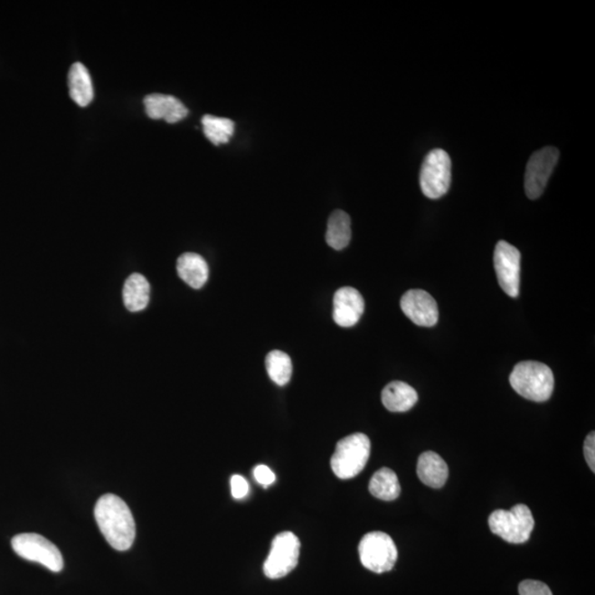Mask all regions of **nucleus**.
<instances>
[{
	"label": "nucleus",
	"instance_id": "7ed1b4c3",
	"mask_svg": "<svg viewBox=\"0 0 595 595\" xmlns=\"http://www.w3.org/2000/svg\"><path fill=\"white\" fill-rule=\"evenodd\" d=\"M370 456V439L364 433H353L337 442L331 458L332 471L342 480H349L364 470Z\"/></svg>",
	"mask_w": 595,
	"mask_h": 595
},
{
	"label": "nucleus",
	"instance_id": "423d86ee",
	"mask_svg": "<svg viewBox=\"0 0 595 595\" xmlns=\"http://www.w3.org/2000/svg\"><path fill=\"white\" fill-rule=\"evenodd\" d=\"M451 159L447 151L435 149L423 160L420 186L427 198L437 200L445 195L451 185Z\"/></svg>",
	"mask_w": 595,
	"mask_h": 595
},
{
	"label": "nucleus",
	"instance_id": "20e7f679",
	"mask_svg": "<svg viewBox=\"0 0 595 595\" xmlns=\"http://www.w3.org/2000/svg\"><path fill=\"white\" fill-rule=\"evenodd\" d=\"M493 534L509 543H524L529 541L534 527V516L528 506L518 504L511 511L497 509L488 518Z\"/></svg>",
	"mask_w": 595,
	"mask_h": 595
},
{
	"label": "nucleus",
	"instance_id": "aec40b11",
	"mask_svg": "<svg viewBox=\"0 0 595 595\" xmlns=\"http://www.w3.org/2000/svg\"><path fill=\"white\" fill-rule=\"evenodd\" d=\"M368 488L373 496L386 502L395 501L401 494L396 473L388 468H381L373 476Z\"/></svg>",
	"mask_w": 595,
	"mask_h": 595
},
{
	"label": "nucleus",
	"instance_id": "4be33fe9",
	"mask_svg": "<svg viewBox=\"0 0 595 595\" xmlns=\"http://www.w3.org/2000/svg\"><path fill=\"white\" fill-rule=\"evenodd\" d=\"M202 125L206 138L215 146L229 143L231 136L234 135L235 124L229 118L205 115L202 118Z\"/></svg>",
	"mask_w": 595,
	"mask_h": 595
},
{
	"label": "nucleus",
	"instance_id": "0eeeda50",
	"mask_svg": "<svg viewBox=\"0 0 595 595\" xmlns=\"http://www.w3.org/2000/svg\"><path fill=\"white\" fill-rule=\"evenodd\" d=\"M14 552L26 561L42 564L53 572H60L64 562L55 544L38 534H20L12 541Z\"/></svg>",
	"mask_w": 595,
	"mask_h": 595
},
{
	"label": "nucleus",
	"instance_id": "dca6fc26",
	"mask_svg": "<svg viewBox=\"0 0 595 595\" xmlns=\"http://www.w3.org/2000/svg\"><path fill=\"white\" fill-rule=\"evenodd\" d=\"M382 405L392 412L411 411L418 401L415 388L406 382L396 381L388 384L382 392Z\"/></svg>",
	"mask_w": 595,
	"mask_h": 595
},
{
	"label": "nucleus",
	"instance_id": "393cba45",
	"mask_svg": "<svg viewBox=\"0 0 595 595\" xmlns=\"http://www.w3.org/2000/svg\"><path fill=\"white\" fill-rule=\"evenodd\" d=\"M254 477L257 483H260L264 487L271 486L276 481L275 473L269 467L263 466V464L255 468Z\"/></svg>",
	"mask_w": 595,
	"mask_h": 595
},
{
	"label": "nucleus",
	"instance_id": "6e6552de",
	"mask_svg": "<svg viewBox=\"0 0 595 595\" xmlns=\"http://www.w3.org/2000/svg\"><path fill=\"white\" fill-rule=\"evenodd\" d=\"M299 556L300 541L294 533L285 532L277 534L264 563L265 576L271 580L288 576L298 566Z\"/></svg>",
	"mask_w": 595,
	"mask_h": 595
},
{
	"label": "nucleus",
	"instance_id": "f3484780",
	"mask_svg": "<svg viewBox=\"0 0 595 595\" xmlns=\"http://www.w3.org/2000/svg\"><path fill=\"white\" fill-rule=\"evenodd\" d=\"M69 90L71 98L80 106H88L94 98L92 79L87 67L74 63L69 71Z\"/></svg>",
	"mask_w": 595,
	"mask_h": 595
},
{
	"label": "nucleus",
	"instance_id": "f257e3e1",
	"mask_svg": "<svg viewBox=\"0 0 595 595\" xmlns=\"http://www.w3.org/2000/svg\"><path fill=\"white\" fill-rule=\"evenodd\" d=\"M95 519L106 541L116 551H128L136 537V524L132 512L122 498L106 494L95 505Z\"/></svg>",
	"mask_w": 595,
	"mask_h": 595
},
{
	"label": "nucleus",
	"instance_id": "f03ea898",
	"mask_svg": "<svg viewBox=\"0 0 595 595\" xmlns=\"http://www.w3.org/2000/svg\"><path fill=\"white\" fill-rule=\"evenodd\" d=\"M509 382L518 395L532 401L543 402L552 395L554 377L551 367L543 363L525 361L514 367Z\"/></svg>",
	"mask_w": 595,
	"mask_h": 595
},
{
	"label": "nucleus",
	"instance_id": "9b49d317",
	"mask_svg": "<svg viewBox=\"0 0 595 595\" xmlns=\"http://www.w3.org/2000/svg\"><path fill=\"white\" fill-rule=\"evenodd\" d=\"M401 307L403 315L417 326L430 327L437 325L439 319L437 302L425 290H408L401 297Z\"/></svg>",
	"mask_w": 595,
	"mask_h": 595
},
{
	"label": "nucleus",
	"instance_id": "a211bd4d",
	"mask_svg": "<svg viewBox=\"0 0 595 595\" xmlns=\"http://www.w3.org/2000/svg\"><path fill=\"white\" fill-rule=\"evenodd\" d=\"M123 299L126 309L130 312L143 311L150 299V285L143 275L133 274L126 280Z\"/></svg>",
	"mask_w": 595,
	"mask_h": 595
},
{
	"label": "nucleus",
	"instance_id": "2eb2a0df",
	"mask_svg": "<svg viewBox=\"0 0 595 595\" xmlns=\"http://www.w3.org/2000/svg\"><path fill=\"white\" fill-rule=\"evenodd\" d=\"M176 270L181 279L191 288L200 289L209 279V266L203 257L195 253L181 255L176 263Z\"/></svg>",
	"mask_w": 595,
	"mask_h": 595
},
{
	"label": "nucleus",
	"instance_id": "1a4fd4ad",
	"mask_svg": "<svg viewBox=\"0 0 595 595\" xmlns=\"http://www.w3.org/2000/svg\"><path fill=\"white\" fill-rule=\"evenodd\" d=\"M521 260L515 246L505 241H498L494 251V269L502 290L512 298H517L521 288Z\"/></svg>",
	"mask_w": 595,
	"mask_h": 595
},
{
	"label": "nucleus",
	"instance_id": "ddd939ff",
	"mask_svg": "<svg viewBox=\"0 0 595 595\" xmlns=\"http://www.w3.org/2000/svg\"><path fill=\"white\" fill-rule=\"evenodd\" d=\"M146 113L153 119H165L170 124L178 123L188 116L189 110L175 97L150 94L145 98Z\"/></svg>",
	"mask_w": 595,
	"mask_h": 595
},
{
	"label": "nucleus",
	"instance_id": "9d476101",
	"mask_svg": "<svg viewBox=\"0 0 595 595\" xmlns=\"http://www.w3.org/2000/svg\"><path fill=\"white\" fill-rule=\"evenodd\" d=\"M559 150L544 147L534 153L528 160L525 174V193L529 199L541 198L559 160Z\"/></svg>",
	"mask_w": 595,
	"mask_h": 595
},
{
	"label": "nucleus",
	"instance_id": "f8f14e48",
	"mask_svg": "<svg viewBox=\"0 0 595 595\" xmlns=\"http://www.w3.org/2000/svg\"><path fill=\"white\" fill-rule=\"evenodd\" d=\"M364 309L365 302L360 291L352 287H343L333 298V320L342 327L355 326Z\"/></svg>",
	"mask_w": 595,
	"mask_h": 595
},
{
	"label": "nucleus",
	"instance_id": "6ab92c4d",
	"mask_svg": "<svg viewBox=\"0 0 595 595\" xmlns=\"http://www.w3.org/2000/svg\"><path fill=\"white\" fill-rule=\"evenodd\" d=\"M352 237L351 219L345 211L333 212L327 222L326 240L333 250H342L350 244Z\"/></svg>",
	"mask_w": 595,
	"mask_h": 595
},
{
	"label": "nucleus",
	"instance_id": "5701e85b",
	"mask_svg": "<svg viewBox=\"0 0 595 595\" xmlns=\"http://www.w3.org/2000/svg\"><path fill=\"white\" fill-rule=\"evenodd\" d=\"M519 595H553L551 588L537 580H525L518 587Z\"/></svg>",
	"mask_w": 595,
	"mask_h": 595
},
{
	"label": "nucleus",
	"instance_id": "412c9836",
	"mask_svg": "<svg viewBox=\"0 0 595 595\" xmlns=\"http://www.w3.org/2000/svg\"><path fill=\"white\" fill-rule=\"evenodd\" d=\"M266 370L270 380L279 386L288 384L292 375V362L287 353L275 350L266 356Z\"/></svg>",
	"mask_w": 595,
	"mask_h": 595
},
{
	"label": "nucleus",
	"instance_id": "a878e982",
	"mask_svg": "<svg viewBox=\"0 0 595 595\" xmlns=\"http://www.w3.org/2000/svg\"><path fill=\"white\" fill-rule=\"evenodd\" d=\"M584 457L592 472H595V433H589L586 441H584Z\"/></svg>",
	"mask_w": 595,
	"mask_h": 595
},
{
	"label": "nucleus",
	"instance_id": "b1692460",
	"mask_svg": "<svg viewBox=\"0 0 595 595\" xmlns=\"http://www.w3.org/2000/svg\"><path fill=\"white\" fill-rule=\"evenodd\" d=\"M231 496L236 499L244 498L249 494V483L245 477L241 476H233L231 478Z\"/></svg>",
	"mask_w": 595,
	"mask_h": 595
},
{
	"label": "nucleus",
	"instance_id": "4468645a",
	"mask_svg": "<svg viewBox=\"0 0 595 595\" xmlns=\"http://www.w3.org/2000/svg\"><path fill=\"white\" fill-rule=\"evenodd\" d=\"M417 473L420 481L427 486L440 488L445 486L449 468L443 458L436 452L428 451L422 453L418 460Z\"/></svg>",
	"mask_w": 595,
	"mask_h": 595
},
{
	"label": "nucleus",
	"instance_id": "39448f33",
	"mask_svg": "<svg viewBox=\"0 0 595 595\" xmlns=\"http://www.w3.org/2000/svg\"><path fill=\"white\" fill-rule=\"evenodd\" d=\"M359 553L363 566L375 573L391 571L398 559L394 541L382 532L366 534L359 544Z\"/></svg>",
	"mask_w": 595,
	"mask_h": 595
}]
</instances>
